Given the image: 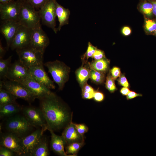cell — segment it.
<instances>
[{"mask_svg":"<svg viewBox=\"0 0 156 156\" xmlns=\"http://www.w3.org/2000/svg\"><path fill=\"white\" fill-rule=\"evenodd\" d=\"M40 101V108L45 117L47 130L54 131L65 128L72 120L73 114L68 107L54 93Z\"/></svg>","mask_w":156,"mask_h":156,"instance_id":"1","label":"cell"},{"mask_svg":"<svg viewBox=\"0 0 156 156\" xmlns=\"http://www.w3.org/2000/svg\"><path fill=\"white\" fill-rule=\"evenodd\" d=\"M44 65L48 69L59 90H62L68 81L70 68L64 62L56 60L46 62Z\"/></svg>","mask_w":156,"mask_h":156,"instance_id":"2","label":"cell"},{"mask_svg":"<svg viewBox=\"0 0 156 156\" xmlns=\"http://www.w3.org/2000/svg\"><path fill=\"white\" fill-rule=\"evenodd\" d=\"M18 21L20 25L34 29L41 25V20L38 11L27 1L22 3Z\"/></svg>","mask_w":156,"mask_h":156,"instance_id":"3","label":"cell"},{"mask_svg":"<svg viewBox=\"0 0 156 156\" xmlns=\"http://www.w3.org/2000/svg\"><path fill=\"white\" fill-rule=\"evenodd\" d=\"M32 127L24 116L19 115L8 118L5 124V128L8 132L20 138L27 135Z\"/></svg>","mask_w":156,"mask_h":156,"instance_id":"4","label":"cell"},{"mask_svg":"<svg viewBox=\"0 0 156 156\" xmlns=\"http://www.w3.org/2000/svg\"><path fill=\"white\" fill-rule=\"evenodd\" d=\"M19 60L25 66L29 68L44 64V53L30 45L16 50Z\"/></svg>","mask_w":156,"mask_h":156,"instance_id":"5","label":"cell"},{"mask_svg":"<svg viewBox=\"0 0 156 156\" xmlns=\"http://www.w3.org/2000/svg\"><path fill=\"white\" fill-rule=\"evenodd\" d=\"M0 85L17 99H23L29 103L36 99L34 95L21 82L8 80L0 81Z\"/></svg>","mask_w":156,"mask_h":156,"instance_id":"6","label":"cell"},{"mask_svg":"<svg viewBox=\"0 0 156 156\" xmlns=\"http://www.w3.org/2000/svg\"><path fill=\"white\" fill-rule=\"evenodd\" d=\"M56 0H49L38 11L42 23L51 28L56 34L55 28Z\"/></svg>","mask_w":156,"mask_h":156,"instance_id":"7","label":"cell"},{"mask_svg":"<svg viewBox=\"0 0 156 156\" xmlns=\"http://www.w3.org/2000/svg\"><path fill=\"white\" fill-rule=\"evenodd\" d=\"M47 127L41 128L21 138L22 156H30L43 136Z\"/></svg>","mask_w":156,"mask_h":156,"instance_id":"8","label":"cell"},{"mask_svg":"<svg viewBox=\"0 0 156 156\" xmlns=\"http://www.w3.org/2000/svg\"><path fill=\"white\" fill-rule=\"evenodd\" d=\"M22 111L23 116L32 126L47 127L45 117L40 108L28 106L23 107Z\"/></svg>","mask_w":156,"mask_h":156,"instance_id":"9","label":"cell"},{"mask_svg":"<svg viewBox=\"0 0 156 156\" xmlns=\"http://www.w3.org/2000/svg\"><path fill=\"white\" fill-rule=\"evenodd\" d=\"M22 3L16 0L0 3L1 19L2 21L10 20L18 21Z\"/></svg>","mask_w":156,"mask_h":156,"instance_id":"10","label":"cell"},{"mask_svg":"<svg viewBox=\"0 0 156 156\" xmlns=\"http://www.w3.org/2000/svg\"><path fill=\"white\" fill-rule=\"evenodd\" d=\"M33 29L20 25L10 48L12 50L30 45Z\"/></svg>","mask_w":156,"mask_h":156,"instance_id":"11","label":"cell"},{"mask_svg":"<svg viewBox=\"0 0 156 156\" xmlns=\"http://www.w3.org/2000/svg\"><path fill=\"white\" fill-rule=\"evenodd\" d=\"M20 82L24 85L36 99L40 100L48 96L53 92L50 89L34 79L30 74Z\"/></svg>","mask_w":156,"mask_h":156,"instance_id":"12","label":"cell"},{"mask_svg":"<svg viewBox=\"0 0 156 156\" xmlns=\"http://www.w3.org/2000/svg\"><path fill=\"white\" fill-rule=\"evenodd\" d=\"M49 38L41 25L33 29L30 46L44 53L49 44Z\"/></svg>","mask_w":156,"mask_h":156,"instance_id":"13","label":"cell"},{"mask_svg":"<svg viewBox=\"0 0 156 156\" xmlns=\"http://www.w3.org/2000/svg\"><path fill=\"white\" fill-rule=\"evenodd\" d=\"M30 75L29 68L18 60L11 64L6 78L9 80L20 82Z\"/></svg>","mask_w":156,"mask_h":156,"instance_id":"14","label":"cell"},{"mask_svg":"<svg viewBox=\"0 0 156 156\" xmlns=\"http://www.w3.org/2000/svg\"><path fill=\"white\" fill-rule=\"evenodd\" d=\"M20 25L17 21H2L0 25V31L5 39L7 50L10 47Z\"/></svg>","mask_w":156,"mask_h":156,"instance_id":"15","label":"cell"},{"mask_svg":"<svg viewBox=\"0 0 156 156\" xmlns=\"http://www.w3.org/2000/svg\"><path fill=\"white\" fill-rule=\"evenodd\" d=\"M0 144L10 149L16 155L22 156L21 138L16 135L9 132L2 134Z\"/></svg>","mask_w":156,"mask_h":156,"instance_id":"16","label":"cell"},{"mask_svg":"<svg viewBox=\"0 0 156 156\" xmlns=\"http://www.w3.org/2000/svg\"><path fill=\"white\" fill-rule=\"evenodd\" d=\"M43 65L42 64L29 68L30 74L34 79L47 88L55 89V86L54 82L47 74Z\"/></svg>","mask_w":156,"mask_h":156,"instance_id":"17","label":"cell"},{"mask_svg":"<svg viewBox=\"0 0 156 156\" xmlns=\"http://www.w3.org/2000/svg\"><path fill=\"white\" fill-rule=\"evenodd\" d=\"M72 120L64 128L62 135L66 145L84 140V137L77 132Z\"/></svg>","mask_w":156,"mask_h":156,"instance_id":"18","label":"cell"},{"mask_svg":"<svg viewBox=\"0 0 156 156\" xmlns=\"http://www.w3.org/2000/svg\"><path fill=\"white\" fill-rule=\"evenodd\" d=\"M51 134L50 146L52 150L57 155L61 156H68L64 150L65 142L62 136L56 134L54 131L48 129Z\"/></svg>","mask_w":156,"mask_h":156,"instance_id":"19","label":"cell"},{"mask_svg":"<svg viewBox=\"0 0 156 156\" xmlns=\"http://www.w3.org/2000/svg\"><path fill=\"white\" fill-rule=\"evenodd\" d=\"M82 63L81 66L75 72L77 80L81 88L87 83L90 78L91 69L89 62H82Z\"/></svg>","mask_w":156,"mask_h":156,"instance_id":"20","label":"cell"},{"mask_svg":"<svg viewBox=\"0 0 156 156\" xmlns=\"http://www.w3.org/2000/svg\"><path fill=\"white\" fill-rule=\"evenodd\" d=\"M23 107L16 102L0 105V118H9L22 111Z\"/></svg>","mask_w":156,"mask_h":156,"instance_id":"21","label":"cell"},{"mask_svg":"<svg viewBox=\"0 0 156 156\" xmlns=\"http://www.w3.org/2000/svg\"><path fill=\"white\" fill-rule=\"evenodd\" d=\"M56 15L59 22L57 29L60 31L62 26L68 24L70 12L68 9L64 8L57 1L56 2Z\"/></svg>","mask_w":156,"mask_h":156,"instance_id":"22","label":"cell"},{"mask_svg":"<svg viewBox=\"0 0 156 156\" xmlns=\"http://www.w3.org/2000/svg\"><path fill=\"white\" fill-rule=\"evenodd\" d=\"M49 155L47 139L42 136L30 156H47Z\"/></svg>","mask_w":156,"mask_h":156,"instance_id":"23","label":"cell"},{"mask_svg":"<svg viewBox=\"0 0 156 156\" xmlns=\"http://www.w3.org/2000/svg\"><path fill=\"white\" fill-rule=\"evenodd\" d=\"M91 68L95 70L106 73L109 69V61L105 57L98 60H93L89 62Z\"/></svg>","mask_w":156,"mask_h":156,"instance_id":"24","label":"cell"},{"mask_svg":"<svg viewBox=\"0 0 156 156\" xmlns=\"http://www.w3.org/2000/svg\"><path fill=\"white\" fill-rule=\"evenodd\" d=\"M16 99L0 85V105L16 102Z\"/></svg>","mask_w":156,"mask_h":156,"instance_id":"25","label":"cell"},{"mask_svg":"<svg viewBox=\"0 0 156 156\" xmlns=\"http://www.w3.org/2000/svg\"><path fill=\"white\" fill-rule=\"evenodd\" d=\"M84 144V140L81 142H73L67 145L65 148L66 153L68 155L76 156Z\"/></svg>","mask_w":156,"mask_h":156,"instance_id":"26","label":"cell"},{"mask_svg":"<svg viewBox=\"0 0 156 156\" xmlns=\"http://www.w3.org/2000/svg\"><path fill=\"white\" fill-rule=\"evenodd\" d=\"M12 56H10L6 59L0 58V78H6V76L11 64Z\"/></svg>","mask_w":156,"mask_h":156,"instance_id":"27","label":"cell"},{"mask_svg":"<svg viewBox=\"0 0 156 156\" xmlns=\"http://www.w3.org/2000/svg\"><path fill=\"white\" fill-rule=\"evenodd\" d=\"M91 69L90 79L92 81L97 84L102 83L105 80V73Z\"/></svg>","mask_w":156,"mask_h":156,"instance_id":"28","label":"cell"},{"mask_svg":"<svg viewBox=\"0 0 156 156\" xmlns=\"http://www.w3.org/2000/svg\"><path fill=\"white\" fill-rule=\"evenodd\" d=\"M81 95L83 99H93L95 90L87 83L81 88Z\"/></svg>","mask_w":156,"mask_h":156,"instance_id":"29","label":"cell"},{"mask_svg":"<svg viewBox=\"0 0 156 156\" xmlns=\"http://www.w3.org/2000/svg\"><path fill=\"white\" fill-rule=\"evenodd\" d=\"M97 49L96 47L93 46L90 42H89L86 51L81 57L82 62H88V59L90 57H92Z\"/></svg>","mask_w":156,"mask_h":156,"instance_id":"30","label":"cell"},{"mask_svg":"<svg viewBox=\"0 0 156 156\" xmlns=\"http://www.w3.org/2000/svg\"><path fill=\"white\" fill-rule=\"evenodd\" d=\"M114 80L109 73L106 77L105 85L106 88L111 93L114 92L117 90Z\"/></svg>","mask_w":156,"mask_h":156,"instance_id":"31","label":"cell"},{"mask_svg":"<svg viewBox=\"0 0 156 156\" xmlns=\"http://www.w3.org/2000/svg\"><path fill=\"white\" fill-rule=\"evenodd\" d=\"M140 9L142 12L148 16H150L153 13V5L150 3H143L141 5Z\"/></svg>","mask_w":156,"mask_h":156,"instance_id":"32","label":"cell"},{"mask_svg":"<svg viewBox=\"0 0 156 156\" xmlns=\"http://www.w3.org/2000/svg\"><path fill=\"white\" fill-rule=\"evenodd\" d=\"M73 124L78 133L84 137V134L87 132L88 130V127L85 124L83 123L77 124L73 122Z\"/></svg>","mask_w":156,"mask_h":156,"instance_id":"33","label":"cell"},{"mask_svg":"<svg viewBox=\"0 0 156 156\" xmlns=\"http://www.w3.org/2000/svg\"><path fill=\"white\" fill-rule=\"evenodd\" d=\"M49 0H27V1L35 8H41Z\"/></svg>","mask_w":156,"mask_h":156,"instance_id":"34","label":"cell"},{"mask_svg":"<svg viewBox=\"0 0 156 156\" xmlns=\"http://www.w3.org/2000/svg\"><path fill=\"white\" fill-rule=\"evenodd\" d=\"M145 29L150 32L155 31L156 29V22L151 20H146L145 23Z\"/></svg>","mask_w":156,"mask_h":156,"instance_id":"35","label":"cell"},{"mask_svg":"<svg viewBox=\"0 0 156 156\" xmlns=\"http://www.w3.org/2000/svg\"><path fill=\"white\" fill-rule=\"evenodd\" d=\"M15 154L14 152L10 149L0 146V156H13Z\"/></svg>","mask_w":156,"mask_h":156,"instance_id":"36","label":"cell"},{"mask_svg":"<svg viewBox=\"0 0 156 156\" xmlns=\"http://www.w3.org/2000/svg\"><path fill=\"white\" fill-rule=\"evenodd\" d=\"M93 99L96 102H101L104 99L105 95L102 92L98 90H95Z\"/></svg>","mask_w":156,"mask_h":156,"instance_id":"37","label":"cell"},{"mask_svg":"<svg viewBox=\"0 0 156 156\" xmlns=\"http://www.w3.org/2000/svg\"><path fill=\"white\" fill-rule=\"evenodd\" d=\"M110 74L115 80L120 76L121 71L119 68L116 66L113 67L110 71Z\"/></svg>","mask_w":156,"mask_h":156,"instance_id":"38","label":"cell"},{"mask_svg":"<svg viewBox=\"0 0 156 156\" xmlns=\"http://www.w3.org/2000/svg\"><path fill=\"white\" fill-rule=\"evenodd\" d=\"M105 57L103 51L97 49L92 57L94 60H99Z\"/></svg>","mask_w":156,"mask_h":156,"instance_id":"39","label":"cell"},{"mask_svg":"<svg viewBox=\"0 0 156 156\" xmlns=\"http://www.w3.org/2000/svg\"><path fill=\"white\" fill-rule=\"evenodd\" d=\"M118 83L123 87L129 88V84L125 75L122 74L119 77L118 80Z\"/></svg>","mask_w":156,"mask_h":156,"instance_id":"40","label":"cell"},{"mask_svg":"<svg viewBox=\"0 0 156 156\" xmlns=\"http://www.w3.org/2000/svg\"><path fill=\"white\" fill-rule=\"evenodd\" d=\"M142 94L138 93L133 91H131L126 96V99L127 100H129L133 99L136 97L142 96Z\"/></svg>","mask_w":156,"mask_h":156,"instance_id":"41","label":"cell"},{"mask_svg":"<svg viewBox=\"0 0 156 156\" xmlns=\"http://www.w3.org/2000/svg\"><path fill=\"white\" fill-rule=\"evenodd\" d=\"M130 91L128 88L123 87L120 90V92L123 96H127Z\"/></svg>","mask_w":156,"mask_h":156,"instance_id":"42","label":"cell"},{"mask_svg":"<svg viewBox=\"0 0 156 156\" xmlns=\"http://www.w3.org/2000/svg\"><path fill=\"white\" fill-rule=\"evenodd\" d=\"M131 31L129 27H123L122 30V34L125 36H127L130 34Z\"/></svg>","mask_w":156,"mask_h":156,"instance_id":"43","label":"cell"},{"mask_svg":"<svg viewBox=\"0 0 156 156\" xmlns=\"http://www.w3.org/2000/svg\"><path fill=\"white\" fill-rule=\"evenodd\" d=\"M6 52V50L2 46L0 41V58H3Z\"/></svg>","mask_w":156,"mask_h":156,"instance_id":"44","label":"cell"},{"mask_svg":"<svg viewBox=\"0 0 156 156\" xmlns=\"http://www.w3.org/2000/svg\"><path fill=\"white\" fill-rule=\"evenodd\" d=\"M153 13L156 16V2H153Z\"/></svg>","mask_w":156,"mask_h":156,"instance_id":"45","label":"cell"},{"mask_svg":"<svg viewBox=\"0 0 156 156\" xmlns=\"http://www.w3.org/2000/svg\"><path fill=\"white\" fill-rule=\"evenodd\" d=\"M13 0H0V3H4L8 2Z\"/></svg>","mask_w":156,"mask_h":156,"instance_id":"46","label":"cell"},{"mask_svg":"<svg viewBox=\"0 0 156 156\" xmlns=\"http://www.w3.org/2000/svg\"><path fill=\"white\" fill-rule=\"evenodd\" d=\"M21 2H23L27 1V0H16Z\"/></svg>","mask_w":156,"mask_h":156,"instance_id":"47","label":"cell"},{"mask_svg":"<svg viewBox=\"0 0 156 156\" xmlns=\"http://www.w3.org/2000/svg\"><path fill=\"white\" fill-rule=\"evenodd\" d=\"M155 34H156V30H155Z\"/></svg>","mask_w":156,"mask_h":156,"instance_id":"48","label":"cell"}]
</instances>
